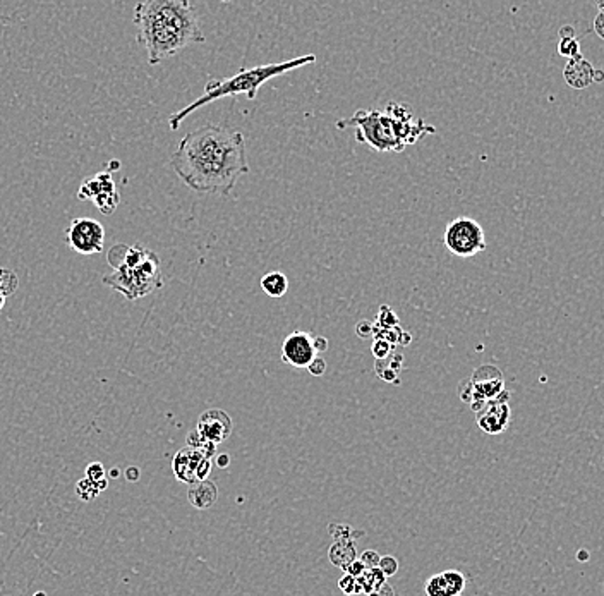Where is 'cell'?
Instances as JSON below:
<instances>
[{"label":"cell","instance_id":"obj_1","mask_svg":"<svg viewBox=\"0 0 604 596\" xmlns=\"http://www.w3.org/2000/svg\"><path fill=\"white\" fill-rule=\"evenodd\" d=\"M170 167L196 193L230 196L249 172L244 134L216 124L201 126L182 138Z\"/></svg>","mask_w":604,"mask_h":596},{"label":"cell","instance_id":"obj_2","mask_svg":"<svg viewBox=\"0 0 604 596\" xmlns=\"http://www.w3.org/2000/svg\"><path fill=\"white\" fill-rule=\"evenodd\" d=\"M138 43L151 65L177 55L193 43L205 42L189 0H142L134 7Z\"/></svg>","mask_w":604,"mask_h":596},{"label":"cell","instance_id":"obj_3","mask_svg":"<svg viewBox=\"0 0 604 596\" xmlns=\"http://www.w3.org/2000/svg\"><path fill=\"white\" fill-rule=\"evenodd\" d=\"M337 126L338 129L354 128L356 141L379 153H402L407 146L436 133L435 126L415 117L409 105L402 101H388L381 109L357 110L349 119L338 121Z\"/></svg>","mask_w":604,"mask_h":596},{"label":"cell","instance_id":"obj_4","mask_svg":"<svg viewBox=\"0 0 604 596\" xmlns=\"http://www.w3.org/2000/svg\"><path fill=\"white\" fill-rule=\"evenodd\" d=\"M107 260L113 270L104 277V284L129 301L148 296L163 285L160 258L140 244H116Z\"/></svg>","mask_w":604,"mask_h":596},{"label":"cell","instance_id":"obj_5","mask_svg":"<svg viewBox=\"0 0 604 596\" xmlns=\"http://www.w3.org/2000/svg\"><path fill=\"white\" fill-rule=\"evenodd\" d=\"M316 62V55L308 54L296 57L292 60H284V62H275V64H264V65H256L251 69H240L237 74L227 77V79H210L205 87V93L201 96L196 98L191 105H187L186 109L179 110L170 116L169 126L170 129L175 131L179 129V126L182 124V121L186 119L189 114H193L194 110L201 109L203 105L211 104V101L220 100V98L225 96H235V95H246L249 100H256L258 96L259 88L264 83L273 79V77L287 74L289 71L293 69H299L302 65L314 64Z\"/></svg>","mask_w":604,"mask_h":596},{"label":"cell","instance_id":"obj_6","mask_svg":"<svg viewBox=\"0 0 604 596\" xmlns=\"http://www.w3.org/2000/svg\"><path fill=\"white\" fill-rule=\"evenodd\" d=\"M507 389H505L503 373L493 365L479 366L472 377L459 387L460 399L467 402L474 412L479 411L488 401L503 395Z\"/></svg>","mask_w":604,"mask_h":596},{"label":"cell","instance_id":"obj_7","mask_svg":"<svg viewBox=\"0 0 604 596\" xmlns=\"http://www.w3.org/2000/svg\"><path fill=\"white\" fill-rule=\"evenodd\" d=\"M443 243L452 255L460 258H471L486 250L484 228L477 220L471 217H459L452 220L444 228Z\"/></svg>","mask_w":604,"mask_h":596},{"label":"cell","instance_id":"obj_8","mask_svg":"<svg viewBox=\"0 0 604 596\" xmlns=\"http://www.w3.org/2000/svg\"><path fill=\"white\" fill-rule=\"evenodd\" d=\"M77 198L81 202H93V205L104 215H112L121 203V194L110 170H101L84 179L77 191Z\"/></svg>","mask_w":604,"mask_h":596},{"label":"cell","instance_id":"obj_9","mask_svg":"<svg viewBox=\"0 0 604 596\" xmlns=\"http://www.w3.org/2000/svg\"><path fill=\"white\" fill-rule=\"evenodd\" d=\"M65 241L79 255H95L104 251L105 228L98 220L74 219L65 231Z\"/></svg>","mask_w":604,"mask_h":596},{"label":"cell","instance_id":"obj_10","mask_svg":"<svg viewBox=\"0 0 604 596\" xmlns=\"http://www.w3.org/2000/svg\"><path fill=\"white\" fill-rule=\"evenodd\" d=\"M172 471L179 481L193 485L196 481L206 480L211 473V459L198 448L187 445L174 456Z\"/></svg>","mask_w":604,"mask_h":596},{"label":"cell","instance_id":"obj_11","mask_svg":"<svg viewBox=\"0 0 604 596\" xmlns=\"http://www.w3.org/2000/svg\"><path fill=\"white\" fill-rule=\"evenodd\" d=\"M508 401L510 394L507 390L503 395L493 399V401H488L479 411H476L477 426L484 434L500 435L507 431L510 421H512V409H510Z\"/></svg>","mask_w":604,"mask_h":596},{"label":"cell","instance_id":"obj_12","mask_svg":"<svg viewBox=\"0 0 604 596\" xmlns=\"http://www.w3.org/2000/svg\"><path fill=\"white\" fill-rule=\"evenodd\" d=\"M313 337V333L302 330H296L287 336L281 346V361L293 368H308L309 363L318 356Z\"/></svg>","mask_w":604,"mask_h":596},{"label":"cell","instance_id":"obj_13","mask_svg":"<svg viewBox=\"0 0 604 596\" xmlns=\"http://www.w3.org/2000/svg\"><path fill=\"white\" fill-rule=\"evenodd\" d=\"M196 430L199 435L205 436L206 440L213 443H222L232 434V419L225 411L222 409H210L205 411L199 416Z\"/></svg>","mask_w":604,"mask_h":596},{"label":"cell","instance_id":"obj_14","mask_svg":"<svg viewBox=\"0 0 604 596\" xmlns=\"http://www.w3.org/2000/svg\"><path fill=\"white\" fill-rule=\"evenodd\" d=\"M599 72L601 71H595L593 64L578 54L569 60L565 71H563V77H565L569 87H572L574 89H583L589 84H593L594 81L604 79V76H598Z\"/></svg>","mask_w":604,"mask_h":596},{"label":"cell","instance_id":"obj_15","mask_svg":"<svg viewBox=\"0 0 604 596\" xmlns=\"http://www.w3.org/2000/svg\"><path fill=\"white\" fill-rule=\"evenodd\" d=\"M187 499H189V504L198 510L211 509L216 504V500H218V488L208 478L206 480L196 481L189 487Z\"/></svg>","mask_w":604,"mask_h":596},{"label":"cell","instance_id":"obj_16","mask_svg":"<svg viewBox=\"0 0 604 596\" xmlns=\"http://www.w3.org/2000/svg\"><path fill=\"white\" fill-rule=\"evenodd\" d=\"M403 370V356L398 351H391L386 358L378 359L374 371L383 382L388 383H400V373Z\"/></svg>","mask_w":604,"mask_h":596},{"label":"cell","instance_id":"obj_17","mask_svg":"<svg viewBox=\"0 0 604 596\" xmlns=\"http://www.w3.org/2000/svg\"><path fill=\"white\" fill-rule=\"evenodd\" d=\"M328 557H330V562H332L335 567L345 569V567L349 565L350 562L354 561V558H357V552H356V546H354V541L352 540L333 541V545L330 546V550H328Z\"/></svg>","mask_w":604,"mask_h":596},{"label":"cell","instance_id":"obj_18","mask_svg":"<svg viewBox=\"0 0 604 596\" xmlns=\"http://www.w3.org/2000/svg\"><path fill=\"white\" fill-rule=\"evenodd\" d=\"M261 289L270 297H281L289 291V279L281 272H270L261 279Z\"/></svg>","mask_w":604,"mask_h":596},{"label":"cell","instance_id":"obj_19","mask_svg":"<svg viewBox=\"0 0 604 596\" xmlns=\"http://www.w3.org/2000/svg\"><path fill=\"white\" fill-rule=\"evenodd\" d=\"M359 585L362 587V593L374 595L386 583V575L381 573L379 567H366V570L357 578Z\"/></svg>","mask_w":604,"mask_h":596},{"label":"cell","instance_id":"obj_20","mask_svg":"<svg viewBox=\"0 0 604 596\" xmlns=\"http://www.w3.org/2000/svg\"><path fill=\"white\" fill-rule=\"evenodd\" d=\"M558 52H560V55L566 57V59H572V57L581 54V45H578L574 28H563L561 30Z\"/></svg>","mask_w":604,"mask_h":596},{"label":"cell","instance_id":"obj_21","mask_svg":"<svg viewBox=\"0 0 604 596\" xmlns=\"http://www.w3.org/2000/svg\"><path fill=\"white\" fill-rule=\"evenodd\" d=\"M442 574L444 578V586H447V596H457L464 593L467 579H465L462 573H459V570H444Z\"/></svg>","mask_w":604,"mask_h":596},{"label":"cell","instance_id":"obj_22","mask_svg":"<svg viewBox=\"0 0 604 596\" xmlns=\"http://www.w3.org/2000/svg\"><path fill=\"white\" fill-rule=\"evenodd\" d=\"M187 445L198 448L199 452H203V454L210 457V459H213V457L216 456V443L210 442V440H206L205 436L199 435L198 430L191 431V434L187 435Z\"/></svg>","mask_w":604,"mask_h":596},{"label":"cell","instance_id":"obj_23","mask_svg":"<svg viewBox=\"0 0 604 596\" xmlns=\"http://www.w3.org/2000/svg\"><path fill=\"white\" fill-rule=\"evenodd\" d=\"M19 287V279L9 268H0V294L9 297Z\"/></svg>","mask_w":604,"mask_h":596},{"label":"cell","instance_id":"obj_24","mask_svg":"<svg viewBox=\"0 0 604 596\" xmlns=\"http://www.w3.org/2000/svg\"><path fill=\"white\" fill-rule=\"evenodd\" d=\"M76 493L79 495L81 500L84 502H91L95 500L98 497V493H100V490L95 483H93L91 480H88V478H84V480H79L76 485Z\"/></svg>","mask_w":604,"mask_h":596},{"label":"cell","instance_id":"obj_25","mask_svg":"<svg viewBox=\"0 0 604 596\" xmlns=\"http://www.w3.org/2000/svg\"><path fill=\"white\" fill-rule=\"evenodd\" d=\"M330 534H332L335 541H344V540L354 541V538L362 536V533L354 531L350 526H345V524H330Z\"/></svg>","mask_w":604,"mask_h":596},{"label":"cell","instance_id":"obj_26","mask_svg":"<svg viewBox=\"0 0 604 596\" xmlns=\"http://www.w3.org/2000/svg\"><path fill=\"white\" fill-rule=\"evenodd\" d=\"M426 595L427 596H447V586H444L443 574H435L432 578L427 579L426 583Z\"/></svg>","mask_w":604,"mask_h":596},{"label":"cell","instance_id":"obj_27","mask_svg":"<svg viewBox=\"0 0 604 596\" xmlns=\"http://www.w3.org/2000/svg\"><path fill=\"white\" fill-rule=\"evenodd\" d=\"M398 321H400L398 316L395 314L393 309H391L390 306L383 304L381 308H379L378 318H376V321H374V325H376V326H397Z\"/></svg>","mask_w":604,"mask_h":596},{"label":"cell","instance_id":"obj_28","mask_svg":"<svg viewBox=\"0 0 604 596\" xmlns=\"http://www.w3.org/2000/svg\"><path fill=\"white\" fill-rule=\"evenodd\" d=\"M393 349H395V346L391 344V342L386 341V338L374 337L373 347H371V353H373V356L376 358V359H383V358L388 356V354H390L391 351H393Z\"/></svg>","mask_w":604,"mask_h":596},{"label":"cell","instance_id":"obj_29","mask_svg":"<svg viewBox=\"0 0 604 596\" xmlns=\"http://www.w3.org/2000/svg\"><path fill=\"white\" fill-rule=\"evenodd\" d=\"M338 587H340V590L344 591L345 595H359V593H362V587H361V585H359L357 578H354V575H350V574H347V573H345L344 578H342L340 581H338Z\"/></svg>","mask_w":604,"mask_h":596},{"label":"cell","instance_id":"obj_30","mask_svg":"<svg viewBox=\"0 0 604 596\" xmlns=\"http://www.w3.org/2000/svg\"><path fill=\"white\" fill-rule=\"evenodd\" d=\"M379 569H381V573L386 575V578H391V575H395L398 573V561L393 557V555H385V557L379 558Z\"/></svg>","mask_w":604,"mask_h":596},{"label":"cell","instance_id":"obj_31","mask_svg":"<svg viewBox=\"0 0 604 596\" xmlns=\"http://www.w3.org/2000/svg\"><path fill=\"white\" fill-rule=\"evenodd\" d=\"M84 473H86V478H88V480H91L93 483H96L98 480H101V478L107 476V475H105V468L101 463L88 464L86 471H84Z\"/></svg>","mask_w":604,"mask_h":596},{"label":"cell","instance_id":"obj_32","mask_svg":"<svg viewBox=\"0 0 604 596\" xmlns=\"http://www.w3.org/2000/svg\"><path fill=\"white\" fill-rule=\"evenodd\" d=\"M308 370H309V373L313 375V377H323L325 371H326V361L323 358L316 356L308 365Z\"/></svg>","mask_w":604,"mask_h":596},{"label":"cell","instance_id":"obj_33","mask_svg":"<svg viewBox=\"0 0 604 596\" xmlns=\"http://www.w3.org/2000/svg\"><path fill=\"white\" fill-rule=\"evenodd\" d=\"M379 553L374 552V550H366V552L361 553V562L366 567H378L379 564Z\"/></svg>","mask_w":604,"mask_h":596},{"label":"cell","instance_id":"obj_34","mask_svg":"<svg viewBox=\"0 0 604 596\" xmlns=\"http://www.w3.org/2000/svg\"><path fill=\"white\" fill-rule=\"evenodd\" d=\"M345 573L347 574H350V575H354V578H359V575H361L362 573H364L366 570V565L362 564L361 562V558H354L352 562H350L349 565L345 567Z\"/></svg>","mask_w":604,"mask_h":596},{"label":"cell","instance_id":"obj_35","mask_svg":"<svg viewBox=\"0 0 604 596\" xmlns=\"http://www.w3.org/2000/svg\"><path fill=\"white\" fill-rule=\"evenodd\" d=\"M356 333L357 337L361 338H369L371 336H373V324L367 320L359 321V324L356 325Z\"/></svg>","mask_w":604,"mask_h":596},{"label":"cell","instance_id":"obj_36","mask_svg":"<svg viewBox=\"0 0 604 596\" xmlns=\"http://www.w3.org/2000/svg\"><path fill=\"white\" fill-rule=\"evenodd\" d=\"M594 31L598 33L599 38L604 40V9H599V14L594 19Z\"/></svg>","mask_w":604,"mask_h":596},{"label":"cell","instance_id":"obj_37","mask_svg":"<svg viewBox=\"0 0 604 596\" xmlns=\"http://www.w3.org/2000/svg\"><path fill=\"white\" fill-rule=\"evenodd\" d=\"M313 342H314V349H316V353H325V351L328 349V338L323 336H314Z\"/></svg>","mask_w":604,"mask_h":596},{"label":"cell","instance_id":"obj_38","mask_svg":"<svg viewBox=\"0 0 604 596\" xmlns=\"http://www.w3.org/2000/svg\"><path fill=\"white\" fill-rule=\"evenodd\" d=\"M140 476H141V471L138 468H129L128 471H125V478H128L129 481H138L140 480Z\"/></svg>","mask_w":604,"mask_h":596},{"label":"cell","instance_id":"obj_39","mask_svg":"<svg viewBox=\"0 0 604 596\" xmlns=\"http://www.w3.org/2000/svg\"><path fill=\"white\" fill-rule=\"evenodd\" d=\"M216 464H218L220 468H228V464H230V456L220 454L218 457H216Z\"/></svg>","mask_w":604,"mask_h":596},{"label":"cell","instance_id":"obj_40","mask_svg":"<svg viewBox=\"0 0 604 596\" xmlns=\"http://www.w3.org/2000/svg\"><path fill=\"white\" fill-rule=\"evenodd\" d=\"M410 341H412V337H410V333L409 332H406V330H402V333H400V338H398V344L397 346H407V344H410Z\"/></svg>","mask_w":604,"mask_h":596},{"label":"cell","instance_id":"obj_41","mask_svg":"<svg viewBox=\"0 0 604 596\" xmlns=\"http://www.w3.org/2000/svg\"><path fill=\"white\" fill-rule=\"evenodd\" d=\"M393 593H395L393 587H391L388 583H383L381 587H379V590L374 595H393Z\"/></svg>","mask_w":604,"mask_h":596},{"label":"cell","instance_id":"obj_42","mask_svg":"<svg viewBox=\"0 0 604 596\" xmlns=\"http://www.w3.org/2000/svg\"><path fill=\"white\" fill-rule=\"evenodd\" d=\"M95 485L98 487V490H100V492H104V490H107V487H108V480H107V476L101 478V480H98Z\"/></svg>","mask_w":604,"mask_h":596},{"label":"cell","instance_id":"obj_43","mask_svg":"<svg viewBox=\"0 0 604 596\" xmlns=\"http://www.w3.org/2000/svg\"><path fill=\"white\" fill-rule=\"evenodd\" d=\"M4 304H6V296H2V294H0V313H2Z\"/></svg>","mask_w":604,"mask_h":596},{"label":"cell","instance_id":"obj_44","mask_svg":"<svg viewBox=\"0 0 604 596\" xmlns=\"http://www.w3.org/2000/svg\"><path fill=\"white\" fill-rule=\"evenodd\" d=\"M110 473H112V475H110L112 478H117V476H119V469H112V471H110Z\"/></svg>","mask_w":604,"mask_h":596},{"label":"cell","instance_id":"obj_45","mask_svg":"<svg viewBox=\"0 0 604 596\" xmlns=\"http://www.w3.org/2000/svg\"><path fill=\"white\" fill-rule=\"evenodd\" d=\"M598 7L599 9H604V0H598Z\"/></svg>","mask_w":604,"mask_h":596}]
</instances>
